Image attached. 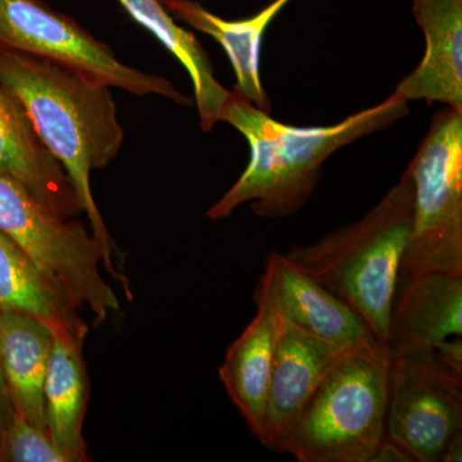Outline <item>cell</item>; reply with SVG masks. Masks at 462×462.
I'll return each mask as SVG.
<instances>
[{"mask_svg":"<svg viewBox=\"0 0 462 462\" xmlns=\"http://www.w3.org/2000/svg\"><path fill=\"white\" fill-rule=\"evenodd\" d=\"M0 461L69 462L48 430L35 427L14 412L7 427L0 431Z\"/></svg>","mask_w":462,"mask_h":462,"instance_id":"20","label":"cell"},{"mask_svg":"<svg viewBox=\"0 0 462 462\" xmlns=\"http://www.w3.org/2000/svg\"><path fill=\"white\" fill-rule=\"evenodd\" d=\"M0 231L16 243L67 302L88 309L94 324L120 310L103 279L102 249L79 221L60 217L14 179L0 173Z\"/></svg>","mask_w":462,"mask_h":462,"instance_id":"6","label":"cell"},{"mask_svg":"<svg viewBox=\"0 0 462 462\" xmlns=\"http://www.w3.org/2000/svg\"><path fill=\"white\" fill-rule=\"evenodd\" d=\"M425 51L394 93L409 100L462 109V0H412Z\"/></svg>","mask_w":462,"mask_h":462,"instance_id":"13","label":"cell"},{"mask_svg":"<svg viewBox=\"0 0 462 462\" xmlns=\"http://www.w3.org/2000/svg\"><path fill=\"white\" fill-rule=\"evenodd\" d=\"M0 173L63 218L81 207L69 176L39 139L25 108L0 79Z\"/></svg>","mask_w":462,"mask_h":462,"instance_id":"12","label":"cell"},{"mask_svg":"<svg viewBox=\"0 0 462 462\" xmlns=\"http://www.w3.org/2000/svg\"><path fill=\"white\" fill-rule=\"evenodd\" d=\"M134 23L151 32L187 69L193 84L200 129L220 123L231 91L218 83L214 66L199 39L176 23L161 0H117Z\"/></svg>","mask_w":462,"mask_h":462,"instance_id":"18","label":"cell"},{"mask_svg":"<svg viewBox=\"0 0 462 462\" xmlns=\"http://www.w3.org/2000/svg\"><path fill=\"white\" fill-rule=\"evenodd\" d=\"M254 300L257 314L231 343L218 374L230 400L258 438L263 431L267 392L281 330V315L266 272L258 282Z\"/></svg>","mask_w":462,"mask_h":462,"instance_id":"11","label":"cell"},{"mask_svg":"<svg viewBox=\"0 0 462 462\" xmlns=\"http://www.w3.org/2000/svg\"><path fill=\"white\" fill-rule=\"evenodd\" d=\"M385 436L415 462H439L462 430V363L433 348L389 352Z\"/></svg>","mask_w":462,"mask_h":462,"instance_id":"8","label":"cell"},{"mask_svg":"<svg viewBox=\"0 0 462 462\" xmlns=\"http://www.w3.org/2000/svg\"><path fill=\"white\" fill-rule=\"evenodd\" d=\"M462 276L428 273L398 279L389 320V352L462 345Z\"/></svg>","mask_w":462,"mask_h":462,"instance_id":"10","label":"cell"},{"mask_svg":"<svg viewBox=\"0 0 462 462\" xmlns=\"http://www.w3.org/2000/svg\"><path fill=\"white\" fill-rule=\"evenodd\" d=\"M412 212V184L403 172L360 220L311 245H293L285 254L351 307L387 349L392 303L401 260L411 236Z\"/></svg>","mask_w":462,"mask_h":462,"instance_id":"3","label":"cell"},{"mask_svg":"<svg viewBox=\"0 0 462 462\" xmlns=\"http://www.w3.org/2000/svg\"><path fill=\"white\" fill-rule=\"evenodd\" d=\"M264 272L269 275L279 311L300 329L342 349L374 338L372 331L351 307L322 287L285 254L272 252Z\"/></svg>","mask_w":462,"mask_h":462,"instance_id":"14","label":"cell"},{"mask_svg":"<svg viewBox=\"0 0 462 462\" xmlns=\"http://www.w3.org/2000/svg\"><path fill=\"white\" fill-rule=\"evenodd\" d=\"M391 354L375 338L345 349L276 452L298 462H369L385 434Z\"/></svg>","mask_w":462,"mask_h":462,"instance_id":"4","label":"cell"},{"mask_svg":"<svg viewBox=\"0 0 462 462\" xmlns=\"http://www.w3.org/2000/svg\"><path fill=\"white\" fill-rule=\"evenodd\" d=\"M0 47L51 60L134 96H160L193 105L162 76L145 74L117 60L106 42L42 0H0Z\"/></svg>","mask_w":462,"mask_h":462,"instance_id":"7","label":"cell"},{"mask_svg":"<svg viewBox=\"0 0 462 462\" xmlns=\"http://www.w3.org/2000/svg\"><path fill=\"white\" fill-rule=\"evenodd\" d=\"M462 460V430L456 431L451 439L447 442L445 451H443V462H461Z\"/></svg>","mask_w":462,"mask_h":462,"instance_id":"23","label":"cell"},{"mask_svg":"<svg viewBox=\"0 0 462 462\" xmlns=\"http://www.w3.org/2000/svg\"><path fill=\"white\" fill-rule=\"evenodd\" d=\"M279 315L281 330L267 392L263 431L258 437L263 446L273 451H276L321 380L346 349L316 338L289 321L281 311Z\"/></svg>","mask_w":462,"mask_h":462,"instance_id":"9","label":"cell"},{"mask_svg":"<svg viewBox=\"0 0 462 462\" xmlns=\"http://www.w3.org/2000/svg\"><path fill=\"white\" fill-rule=\"evenodd\" d=\"M0 311L32 316L48 325H81L78 310L51 287L35 264L0 231Z\"/></svg>","mask_w":462,"mask_h":462,"instance_id":"19","label":"cell"},{"mask_svg":"<svg viewBox=\"0 0 462 462\" xmlns=\"http://www.w3.org/2000/svg\"><path fill=\"white\" fill-rule=\"evenodd\" d=\"M0 79L25 108L48 152L65 170L109 275L132 300L130 282L115 266L117 245L91 193V170L105 169L124 142L109 87L51 60L0 47Z\"/></svg>","mask_w":462,"mask_h":462,"instance_id":"1","label":"cell"},{"mask_svg":"<svg viewBox=\"0 0 462 462\" xmlns=\"http://www.w3.org/2000/svg\"><path fill=\"white\" fill-rule=\"evenodd\" d=\"M412 184V227L398 279L462 276V109L443 106L404 171Z\"/></svg>","mask_w":462,"mask_h":462,"instance_id":"5","label":"cell"},{"mask_svg":"<svg viewBox=\"0 0 462 462\" xmlns=\"http://www.w3.org/2000/svg\"><path fill=\"white\" fill-rule=\"evenodd\" d=\"M369 462H415L411 455L388 436L383 437Z\"/></svg>","mask_w":462,"mask_h":462,"instance_id":"21","label":"cell"},{"mask_svg":"<svg viewBox=\"0 0 462 462\" xmlns=\"http://www.w3.org/2000/svg\"><path fill=\"white\" fill-rule=\"evenodd\" d=\"M409 100L398 94L330 126L300 127L279 123L231 90L221 114L245 139L249 162L229 190L207 211L209 220L229 217L249 203L263 218L296 214L312 196L331 154L409 115Z\"/></svg>","mask_w":462,"mask_h":462,"instance_id":"2","label":"cell"},{"mask_svg":"<svg viewBox=\"0 0 462 462\" xmlns=\"http://www.w3.org/2000/svg\"><path fill=\"white\" fill-rule=\"evenodd\" d=\"M50 328L53 340L44 382L47 430L69 462L88 461L83 434L89 396L83 355L88 325Z\"/></svg>","mask_w":462,"mask_h":462,"instance_id":"15","label":"cell"},{"mask_svg":"<svg viewBox=\"0 0 462 462\" xmlns=\"http://www.w3.org/2000/svg\"><path fill=\"white\" fill-rule=\"evenodd\" d=\"M14 412L16 411H14V404L9 397L2 367H0V431L7 427L8 422L14 418Z\"/></svg>","mask_w":462,"mask_h":462,"instance_id":"22","label":"cell"},{"mask_svg":"<svg viewBox=\"0 0 462 462\" xmlns=\"http://www.w3.org/2000/svg\"><path fill=\"white\" fill-rule=\"evenodd\" d=\"M51 340V328L39 319L0 311V367L14 411L45 430L44 382Z\"/></svg>","mask_w":462,"mask_h":462,"instance_id":"17","label":"cell"},{"mask_svg":"<svg viewBox=\"0 0 462 462\" xmlns=\"http://www.w3.org/2000/svg\"><path fill=\"white\" fill-rule=\"evenodd\" d=\"M175 20L214 38L229 57L236 72L234 91L261 111L272 112L260 74L261 47L264 32L291 0H273L254 16L227 21L216 16L194 0H161Z\"/></svg>","mask_w":462,"mask_h":462,"instance_id":"16","label":"cell"}]
</instances>
